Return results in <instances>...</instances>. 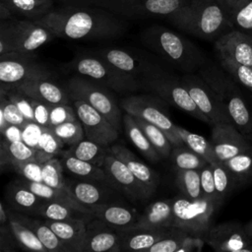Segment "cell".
<instances>
[{"label": "cell", "instance_id": "f6af8a7d", "mask_svg": "<svg viewBox=\"0 0 252 252\" xmlns=\"http://www.w3.org/2000/svg\"><path fill=\"white\" fill-rule=\"evenodd\" d=\"M134 118L138 122L140 127L143 129V131L145 132V134L148 137L151 144L159 153V155L162 158H169L173 145L171 144V142L169 141V139L165 135V133L158 126H156L140 117L134 116Z\"/></svg>", "mask_w": 252, "mask_h": 252}, {"label": "cell", "instance_id": "03108f58", "mask_svg": "<svg viewBox=\"0 0 252 252\" xmlns=\"http://www.w3.org/2000/svg\"><path fill=\"white\" fill-rule=\"evenodd\" d=\"M0 1H4V0H0Z\"/></svg>", "mask_w": 252, "mask_h": 252}, {"label": "cell", "instance_id": "1f68e13d", "mask_svg": "<svg viewBox=\"0 0 252 252\" xmlns=\"http://www.w3.org/2000/svg\"><path fill=\"white\" fill-rule=\"evenodd\" d=\"M125 133L132 144L151 161H158L162 157L149 141L143 129L140 127L134 116L126 113L122 118Z\"/></svg>", "mask_w": 252, "mask_h": 252}, {"label": "cell", "instance_id": "6da1fadb", "mask_svg": "<svg viewBox=\"0 0 252 252\" xmlns=\"http://www.w3.org/2000/svg\"><path fill=\"white\" fill-rule=\"evenodd\" d=\"M125 20L98 6L63 4L34 22L50 30L56 37L96 40L122 35L128 29V23Z\"/></svg>", "mask_w": 252, "mask_h": 252}, {"label": "cell", "instance_id": "8d00e7d4", "mask_svg": "<svg viewBox=\"0 0 252 252\" xmlns=\"http://www.w3.org/2000/svg\"><path fill=\"white\" fill-rule=\"evenodd\" d=\"M222 162L233 175L238 189L252 182V149Z\"/></svg>", "mask_w": 252, "mask_h": 252}, {"label": "cell", "instance_id": "91938a15", "mask_svg": "<svg viewBox=\"0 0 252 252\" xmlns=\"http://www.w3.org/2000/svg\"><path fill=\"white\" fill-rule=\"evenodd\" d=\"M14 16L15 15L10 10V8L4 2H0V21L11 20L14 18Z\"/></svg>", "mask_w": 252, "mask_h": 252}, {"label": "cell", "instance_id": "94428289", "mask_svg": "<svg viewBox=\"0 0 252 252\" xmlns=\"http://www.w3.org/2000/svg\"><path fill=\"white\" fill-rule=\"evenodd\" d=\"M63 4H86L89 0H57Z\"/></svg>", "mask_w": 252, "mask_h": 252}, {"label": "cell", "instance_id": "d590c367", "mask_svg": "<svg viewBox=\"0 0 252 252\" xmlns=\"http://www.w3.org/2000/svg\"><path fill=\"white\" fill-rule=\"evenodd\" d=\"M109 151L110 147L101 146L89 139H84L79 143L70 146V148L66 150L68 154L101 167L103 165L105 157Z\"/></svg>", "mask_w": 252, "mask_h": 252}, {"label": "cell", "instance_id": "60d3db41", "mask_svg": "<svg viewBox=\"0 0 252 252\" xmlns=\"http://www.w3.org/2000/svg\"><path fill=\"white\" fill-rule=\"evenodd\" d=\"M175 183L183 196L189 199L203 197L200 169H177Z\"/></svg>", "mask_w": 252, "mask_h": 252}, {"label": "cell", "instance_id": "836d02e7", "mask_svg": "<svg viewBox=\"0 0 252 252\" xmlns=\"http://www.w3.org/2000/svg\"><path fill=\"white\" fill-rule=\"evenodd\" d=\"M174 131L176 135L180 138V140L184 143V145H186L192 151L204 158L209 163L215 164L217 162H220L215 154L211 141H208L203 136L190 132L176 124H174Z\"/></svg>", "mask_w": 252, "mask_h": 252}, {"label": "cell", "instance_id": "30bf717a", "mask_svg": "<svg viewBox=\"0 0 252 252\" xmlns=\"http://www.w3.org/2000/svg\"><path fill=\"white\" fill-rule=\"evenodd\" d=\"M163 101L159 96L131 94L121 98L119 104L126 113L140 117L160 128L168 137L173 147L183 145L184 143L174 131V123L170 120L166 109L162 105Z\"/></svg>", "mask_w": 252, "mask_h": 252}, {"label": "cell", "instance_id": "e7e4bbea", "mask_svg": "<svg viewBox=\"0 0 252 252\" xmlns=\"http://www.w3.org/2000/svg\"><path fill=\"white\" fill-rule=\"evenodd\" d=\"M251 143H252V138H251Z\"/></svg>", "mask_w": 252, "mask_h": 252}, {"label": "cell", "instance_id": "be15d7a7", "mask_svg": "<svg viewBox=\"0 0 252 252\" xmlns=\"http://www.w3.org/2000/svg\"><path fill=\"white\" fill-rule=\"evenodd\" d=\"M244 226H245L246 230H247V231L250 233V235L252 236V220H249L248 222H246V223L244 224Z\"/></svg>", "mask_w": 252, "mask_h": 252}, {"label": "cell", "instance_id": "8992f818", "mask_svg": "<svg viewBox=\"0 0 252 252\" xmlns=\"http://www.w3.org/2000/svg\"><path fill=\"white\" fill-rule=\"evenodd\" d=\"M72 100H83L101 113L119 132L122 114L111 90L98 82L82 75L68 79L64 87Z\"/></svg>", "mask_w": 252, "mask_h": 252}, {"label": "cell", "instance_id": "52a82bcc", "mask_svg": "<svg viewBox=\"0 0 252 252\" xmlns=\"http://www.w3.org/2000/svg\"><path fill=\"white\" fill-rule=\"evenodd\" d=\"M70 65L79 75L89 77L118 94L134 93L142 89L139 80L96 54L77 56Z\"/></svg>", "mask_w": 252, "mask_h": 252}, {"label": "cell", "instance_id": "83f0119b", "mask_svg": "<svg viewBox=\"0 0 252 252\" xmlns=\"http://www.w3.org/2000/svg\"><path fill=\"white\" fill-rule=\"evenodd\" d=\"M110 152L122 162H124L140 181L155 192L159 183V178L156 171L142 162L129 149L122 145L116 144L111 146Z\"/></svg>", "mask_w": 252, "mask_h": 252}, {"label": "cell", "instance_id": "e0dca14e", "mask_svg": "<svg viewBox=\"0 0 252 252\" xmlns=\"http://www.w3.org/2000/svg\"><path fill=\"white\" fill-rule=\"evenodd\" d=\"M73 105L83 125L86 139L105 147L117 140L119 131L96 109L83 100H74Z\"/></svg>", "mask_w": 252, "mask_h": 252}, {"label": "cell", "instance_id": "9f6ffc18", "mask_svg": "<svg viewBox=\"0 0 252 252\" xmlns=\"http://www.w3.org/2000/svg\"><path fill=\"white\" fill-rule=\"evenodd\" d=\"M32 106H33L34 122H36L41 127H49L50 128L49 115H50V106L51 105L32 98Z\"/></svg>", "mask_w": 252, "mask_h": 252}, {"label": "cell", "instance_id": "f546056e", "mask_svg": "<svg viewBox=\"0 0 252 252\" xmlns=\"http://www.w3.org/2000/svg\"><path fill=\"white\" fill-rule=\"evenodd\" d=\"M12 212L19 220H21L23 223L32 228V230L35 233V235L38 237V239L41 241V243L44 245L47 251L68 252L64 243L43 220L31 218L26 214L18 213L13 210Z\"/></svg>", "mask_w": 252, "mask_h": 252}, {"label": "cell", "instance_id": "4fadbf2b", "mask_svg": "<svg viewBox=\"0 0 252 252\" xmlns=\"http://www.w3.org/2000/svg\"><path fill=\"white\" fill-rule=\"evenodd\" d=\"M52 72L36 56L26 52H8L0 55L1 84L14 85L35 79H50Z\"/></svg>", "mask_w": 252, "mask_h": 252}, {"label": "cell", "instance_id": "f907efd6", "mask_svg": "<svg viewBox=\"0 0 252 252\" xmlns=\"http://www.w3.org/2000/svg\"><path fill=\"white\" fill-rule=\"evenodd\" d=\"M60 158H53L42 163V182L55 188H67Z\"/></svg>", "mask_w": 252, "mask_h": 252}, {"label": "cell", "instance_id": "ab89813d", "mask_svg": "<svg viewBox=\"0 0 252 252\" xmlns=\"http://www.w3.org/2000/svg\"><path fill=\"white\" fill-rule=\"evenodd\" d=\"M63 145L64 143L54 134L51 128L43 127L38 144L35 148L34 159L41 164L46 162L62 153Z\"/></svg>", "mask_w": 252, "mask_h": 252}, {"label": "cell", "instance_id": "e575fe53", "mask_svg": "<svg viewBox=\"0 0 252 252\" xmlns=\"http://www.w3.org/2000/svg\"><path fill=\"white\" fill-rule=\"evenodd\" d=\"M37 215L43 219L53 220H69L76 219H88L93 215L82 212L81 210L61 202L44 201L37 211Z\"/></svg>", "mask_w": 252, "mask_h": 252}, {"label": "cell", "instance_id": "cb8c5ba5", "mask_svg": "<svg viewBox=\"0 0 252 252\" xmlns=\"http://www.w3.org/2000/svg\"><path fill=\"white\" fill-rule=\"evenodd\" d=\"M88 219H76L69 220H53L44 219L43 221L56 233L59 239L66 246L68 252H83Z\"/></svg>", "mask_w": 252, "mask_h": 252}, {"label": "cell", "instance_id": "277c9868", "mask_svg": "<svg viewBox=\"0 0 252 252\" xmlns=\"http://www.w3.org/2000/svg\"><path fill=\"white\" fill-rule=\"evenodd\" d=\"M199 74L218 93L224 103L234 126L251 142L252 113L246 104L238 84L215 65L208 62L199 69Z\"/></svg>", "mask_w": 252, "mask_h": 252}, {"label": "cell", "instance_id": "484cf974", "mask_svg": "<svg viewBox=\"0 0 252 252\" xmlns=\"http://www.w3.org/2000/svg\"><path fill=\"white\" fill-rule=\"evenodd\" d=\"M170 228H142L131 226L128 228L117 229L120 240L121 251L142 250L146 251L156 242L166 236Z\"/></svg>", "mask_w": 252, "mask_h": 252}, {"label": "cell", "instance_id": "d6a6232c", "mask_svg": "<svg viewBox=\"0 0 252 252\" xmlns=\"http://www.w3.org/2000/svg\"><path fill=\"white\" fill-rule=\"evenodd\" d=\"M14 15L37 21L54 9V0H4Z\"/></svg>", "mask_w": 252, "mask_h": 252}, {"label": "cell", "instance_id": "681fc988", "mask_svg": "<svg viewBox=\"0 0 252 252\" xmlns=\"http://www.w3.org/2000/svg\"><path fill=\"white\" fill-rule=\"evenodd\" d=\"M50 128L64 144L69 146H73L85 138L84 128L79 119L65 122Z\"/></svg>", "mask_w": 252, "mask_h": 252}, {"label": "cell", "instance_id": "3957f363", "mask_svg": "<svg viewBox=\"0 0 252 252\" xmlns=\"http://www.w3.org/2000/svg\"><path fill=\"white\" fill-rule=\"evenodd\" d=\"M167 21L194 36L212 40L230 27L228 8L220 0H188Z\"/></svg>", "mask_w": 252, "mask_h": 252}, {"label": "cell", "instance_id": "f35d334b", "mask_svg": "<svg viewBox=\"0 0 252 252\" xmlns=\"http://www.w3.org/2000/svg\"><path fill=\"white\" fill-rule=\"evenodd\" d=\"M0 153L1 167L3 170L5 165H11L13 162H22L34 159L35 149L29 146L24 141L6 142L2 139Z\"/></svg>", "mask_w": 252, "mask_h": 252}, {"label": "cell", "instance_id": "8fae6325", "mask_svg": "<svg viewBox=\"0 0 252 252\" xmlns=\"http://www.w3.org/2000/svg\"><path fill=\"white\" fill-rule=\"evenodd\" d=\"M180 81L199 109L208 118L209 125L213 126L222 122L232 123L221 98L200 74H185Z\"/></svg>", "mask_w": 252, "mask_h": 252}, {"label": "cell", "instance_id": "816d5d0a", "mask_svg": "<svg viewBox=\"0 0 252 252\" xmlns=\"http://www.w3.org/2000/svg\"><path fill=\"white\" fill-rule=\"evenodd\" d=\"M78 119L79 118H78L76 109L74 105L71 106L70 103L57 104V105L50 106V115H49L50 127H53L65 122H69V121H75Z\"/></svg>", "mask_w": 252, "mask_h": 252}, {"label": "cell", "instance_id": "d4e9b609", "mask_svg": "<svg viewBox=\"0 0 252 252\" xmlns=\"http://www.w3.org/2000/svg\"><path fill=\"white\" fill-rule=\"evenodd\" d=\"M5 196L11 210L26 215H37L38 209L45 201L20 179L13 180L7 186Z\"/></svg>", "mask_w": 252, "mask_h": 252}, {"label": "cell", "instance_id": "d6986e66", "mask_svg": "<svg viewBox=\"0 0 252 252\" xmlns=\"http://www.w3.org/2000/svg\"><path fill=\"white\" fill-rule=\"evenodd\" d=\"M66 186L74 199L89 209L96 205L120 201L119 194L121 193L106 182L81 178L76 180L66 179Z\"/></svg>", "mask_w": 252, "mask_h": 252}, {"label": "cell", "instance_id": "603a6c76", "mask_svg": "<svg viewBox=\"0 0 252 252\" xmlns=\"http://www.w3.org/2000/svg\"><path fill=\"white\" fill-rule=\"evenodd\" d=\"M90 210L94 218L115 229L134 226L141 215L137 210L120 203V201L96 205Z\"/></svg>", "mask_w": 252, "mask_h": 252}, {"label": "cell", "instance_id": "4316f807", "mask_svg": "<svg viewBox=\"0 0 252 252\" xmlns=\"http://www.w3.org/2000/svg\"><path fill=\"white\" fill-rule=\"evenodd\" d=\"M134 226L150 229L173 227L174 216L172 199L159 200L151 203L140 215V218Z\"/></svg>", "mask_w": 252, "mask_h": 252}, {"label": "cell", "instance_id": "7402d4cb", "mask_svg": "<svg viewBox=\"0 0 252 252\" xmlns=\"http://www.w3.org/2000/svg\"><path fill=\"white\" fill-rule=\"evenodd\" d=\"M117 229L92 216L87 220V233L83 252H120Z\"/></svg>", "mask_w": 252, "mask_h": 252}, {"label": "cell", "instance_id": "7c38bea8", "mask_svg": "<svg viewBox=\"0 0 252 252\" xmlns=\"http://www.w3.org/2000/svg\"><path fill=\"white\" fill-rule=\"evenodd\" d=\"M141 87L155 93L164 101L175 105L193 117L209 124L208 118L199 109L180 79L178 80L164 73L143 80Z\"/></svg>", "mask_w": 252, "mask_h": 252}, {"label": "cell", "instance_id": "f5cc1de1", "mask_svg": "<svg viewBox=\"0 0 252 252\" xmlns=\"http://www.w3.org/2000/svg\"><path fill=\"white\" fill-rule=\"evenodd\" d=\"M11 166L22 175L23 178L34 182H42V164L35 159L13 162Z\"/></svg>", "mask_w": 252, "mask_h": 252}, {"label": "cell", "instance_id": "f1b7e54d", "mask_svg": "<svg viewBox=\"0 0 252 252\" xmlns=\"http://www.w3.org/2000/svg\"><path fill=\"white\" fill-rule=\"evenodd\" d=\"M60 155V161L64 169H66L70 174H73L81 179L107 183L105 171L101 166L80 159L68 154L66 151H62Z\"/></svg>", "mask_w": 252, "mask_h": 252}, {"label": "cell", "instance_id": "ee69618b", "mask_svg": "<svg viewBox=\"0 0 252 252\" xmlns=\"http://www.w3.org/2000/svg\"><path fill=\"white\" fill-rule=\"evenodd\" d=\"M230 27L243 32H252V0H238L228 10Z\"/></svg>", "mask_w": 252, "mask_h": 252}, {"label": "cell", "instance_id": "680465c9", "mask_svg": "<svg viewBox=\"0 0 252 252\" xmlns=\"http://www.w3.org/2000/svg\"><path fill=\"white\" fill-rule=\"evenodd\" d=\"M2 139L6 142L23 141V127L9 124L3 131H1Z\"/></svg>", "mask_w": 252, "mask_h": 252}, {"label": "cell", "instance_id": "db71d44e", "mask_svg": "<svg viewBox=\"0 0 252 252\" xmlns=\"http://www.w3.org/2000/svg\"><path fill=\"white\" fill-rule=\"evenodd\" d=\"M200 176H201V189H202L203 197L213 200L216 203H218L220 206H221L217 196L213 167L211 163H208L207 165H205L203 168L200 169Z\"/></svg>", "mask_w": 252, "mask_h": 252}, {"label": "cell", "instance_id": "7a4b0ae2", "mask_svg": "<svg viewBox=\"0 0 252 252\" xmlns=\"http://www.w3.org/2000/svg\"><path fill=\"white\" fill-rule=\"evenodd\" d=\"M145 46L185 74L194 73L207 63L203 52L186 37L159 25H153L141 32Z\"/></svg>", "mask_w": 252, "mask_h": 252}, {"label": "cell", "instance_id": "5b68a950", "mask_svg": "<svg viewBox=\"0 0 252 252\" xmlns=\"http://www.w3.org/2000/svg\"><path fill=\"white\" fill-rule=\"evenodd\" d=\"M55 37L50 30L29 19L1 21L0 55L13 51L32 53Z\"/></svg>", "mask_w": 252, "mask_h": 252}, {"label": "cell", "instance_id": "74e56055", "mask_svg": "<svg viewBox=\"0 0 252 252\" xmlns=\"http://www.w3.org/2000/svg\"><path fill=\"white\" fill-rule=\"evenodd\" d=\"M9 212V224L10 227L18 241V244L22 246L23 249L38 252H47V249L35 235V233L28 225L19 220L13 214L11 209Z\"/></svg>", "mask_w": 252, "mask_h": 252}, {"label": "cell", "instance_id": "9c48e42d", "mask_svg": "<svg viewBox=\"0 0 252 252\" xmlns=\"http://www.w3.org/2000/svg\"><path fill=\"white\" fill-rule=\"evenodd\" d=\"M187 2L188 0H89L86 4L107 9L124 19L167 20Z\"/></svg>", "mask_w": 252, "mask_h": 252}, {"label": "cell", "instance_id": "7dc6e473", "mask_svg": "<svg viewBox=\"0 0 252 252\" xmlns=\"http://www.w3.org/2000/svg\"><path fill=\"white\" fill-rule=\"evenodd\" d=\"M219 61L222 70L230 76L234 82L252 93V67L227 59H219Z\"/></svg>", "mask_w": 252, "mask_h": 252}, {"label": "cell", "instance_id": "6125c7cd", "mask_svg": "<svg viewBox=\"0 0 252 252\" xmlns=\"http://www.w3.org/2000/svg\"><path fill=\"white\" fill-rule=\"evenodd\" d=\"M221 2H223L224 4H225V6L228 8V10H229V8L236 2V1H238V0H220Z\"/></svg>", "mask_w": 252, "mask_h": 252}, {"label": "cell", "instance_id": "b9f144b4", "mask_svg": "<svg viewBox=\"0 0 252 252\" xmlns=\"http://www.w3.org/2000/svg\"><path fill=\"white\" fill-rule=\"evenodd\" d=\"M169 158L176 169H201L209 163L184 144L172 148Z\"/></svg>", "mask_w": 252, "mask_h": 252}, {"label": "cell", "instance_id": "2e32d148", "mask_svg": "<svg viewBox=\"0 0 252 252\" xmlns=\"http://www.w3.org/2000/svg\"><path fill=\"white\" fill-rule=\"evenodd\" d=\"M205 240L217 252H252V236L237 221L213 225Z\"/></svg>", "mask_w": 252, "mask_h": 252}, {"label": "cell", "instance_id": "4dcf8cb0", "mask_svg": "<svg viewBox=\"0 0 252 252\" xmlns=\"http://www.w3.org/2000/svg\"><path fill=\"white\" fill-rule=\"evenodd\" d=\"M26 186H28L32 192H34L36 195H38L40 198L46 200V201H55V202H61L68 205H71L79 210H81L84 213L92 215V212L89 208L86 206L80 204L78 201L74 199L71 192L68 188H55L51 187L43 182H34L31 181L25 178L20 179Z\"/></svg>", "mask_w": 252, "mask_h": 252}, {"label": "cell", "instance_id": "c3c4849f", "mask_svg": "<svg viewBox=\"0 0 252 252\" xmlns=\"http://www.w3.org/2000/svg\"><path fill=\"white\" fill-rule=\"evenodd\" d=\"M0 131H3L9 124L24 127L29 121H27L17 105L6 94H0Z\"/></svg>", "mask_w": 252, "mask_h": 252}, {"label": "cell", "instance_id": "7bdbcfd3", "mask_svg": "<svg viewBox=\"0 0 252 252\" xmlns=\"http://www.w3.org/2000/svg\"><path fill=\"white\" fill-rule=\"evenodd\" d=\"M215 185L217 196L220 205L230 196V194L238 189L236 181L229 171V169L223 164V162L220 161L215 164H212Z\"/></svg>", "mask_w": 252, "mask_h": 252}, {"label": "cell", "instance_id": "11a10c76", "mask_svg": "<svg viewBox=\"0 0 252 252\" xmlns=\"http://www.w3.org/2000/svg\"><path fill=\"white\" fill-rule=\"evenodd\" d=\"M43 127L36 122H28L23 127V141L32 148H36L41 136Z\"/></svg>", "mask_w": 252, "mask_h": 252}, {"label": "cell", "instance_id": "44dd1931", "mask_svg": "<svg viewBox=\"0 0 252 252\" xmlns=\"http://www.w3.org/2000/svg\"><path fill=\"white\" fill-rule=\"evenodd\" d=\"M6 86L20 91L33 99L45 102L50 105L66 104L72 101L66 89L53 82L51 79L29 80Z\"/></svg>", "mask_w": 252, "mask_h": 252}, {"label": "cell", "instance_id": "5bb4252c", "mask_svg": "<svg viewBox=\"0 0 252 252\" xmlns=\"http://www.w3.org/2000/svg\"><path fill=\"white\" fill-rule=\"evenodd\" d=\"M95 54L140 82L166 73L158 61L121 48H101Z\"/></svg>", "mask_w": 252, "mask_h": 252}, {"label": "cell", "instance_id": "bcb514c9", "mask_svg": "<svg viewBox=\"0 0 252 252\" xmlns=\"http://www.w3.org/2000/svg\"><path fill=\"white\" fill-rule=\"evenodd\" d=\"M189 234L185 230L173 226L170 227L166 236L156 242L150 248H148L147 252H178V250L183 245L185 239Z\"/></svg>", "mask_w": 252, "mask_h": 252}, {"label": "cell", "instance_id": "9a60e30c", "mask_svg": "<svg viewBox=\"0 0 252 252\" xmlns=\"http://www.w3.org/2000/svg\"><path fill=\"white\" fill-rule=\"evenodd\" d=\"M102 168L105 171L107 183L122 195L134 201L148 199L154 193L110 151L105 157Z\"/></svg>", "mask_w": 252, "mask_h": 252}, {"label": "cell", "instance_id": "ac0fdd59", "mask_svg": "<svg viewBox=\"0 0 252 252\" xmlns=\"http://www.w3.org/2000/svg\"><path fill=\"white\" fill-rule=\"evenodd\" d=\"M211 143L220 161L252 149V143L245 137L233 123H218L212 126Z\"/></svg>", "mask_w": 252, "mask_h": 252}, {"label": "cell", "instance_id": "6f0895ef", "mask_svg": "<svg viewBox=\"0 0 252 252\" xmlns=\"http://www.w3.org/2000/svg\"><path fill=\"white\" fill-rule=\"evenodd\" d=\"M17 243L18 241L10 227L9 222L0 224V251H15Z\"/></svg>", "mask_w": 252, "mask_h": 252}, {"label": "cell", "instance_id": "ffe728a7", "mask_svg": "<svg viewBox=\"0 0 252 252\" xmlns=\"http://www.w3.org/2000/svg\"><path fill=\"white\" fill-rule=\"evenodd\" d=\"M219 59H227L252 67V35L238 30L224 32L215 42Z\"/></svg>", "mask_w": 252, "mask_h": 252}, {"label": "cell", "instance_id": "ba28073f", "mask_svg": "<svg viewBox=\"0 0 252 252\" xmlns=\"http://www.w3.org/2000/svg\"><path fill=\"white\" fill-rule=\"evenodd\" d=\"M174 226L179 227L193 236L206 237L213 226V217L220 207L208 198L189 199L185 196L172 199Z\"/></svg>", "mask_w": 252, "mask_h": 252}]
</instances>
